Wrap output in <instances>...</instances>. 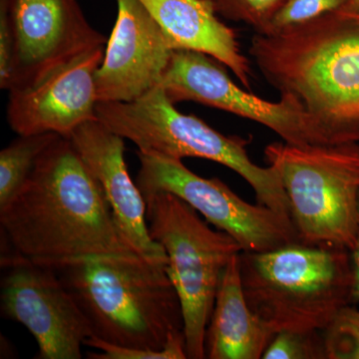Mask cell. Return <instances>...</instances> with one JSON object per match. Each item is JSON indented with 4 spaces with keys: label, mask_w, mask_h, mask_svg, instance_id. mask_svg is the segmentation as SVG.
I'll list each match as a JSON object with an SVG mask.
<instances>
[{
    "label": "cell",
    "mask_w": 359,
    "mask_h": 359,
    "mask_svg": "<svg viewBox=\"0 0 359 359\" xmlns=\"http://www.w3.org/2000/svg\"><path fill=\"white\" fill-rule=\"evenodd\" d=\"M0 228L4 252L32 259L141 256L72 141L62 136L0 208Z\"/></svg>",
    "instance_id": "cell-1"
},
{
    "label": "cell",
    "mask_w": 359,
    "mask_h": 359,
    "mask_svg": "<svg viewBox=\"0 0 359 359\" xmlns=\"http://www.w3.org/2000/svg\"><path fill=\"white\" fill-rule=\"evenodd\" d=\"M249 52L280 96L294 99L332 144L359 143V6L255 34Z\"/></svg>",
    "instance_id": "cell-2"
},
{
    "label": "cell",
    "mask_w": 359,
    "mask_h": 359,
    "mask_svg": "<svg viewBox=\"0 0 359 359\" xmlns=\"http://www.w3.org/2000/svg\"><path fill=\"white\" fill-rule=\"evenodd\" d=\"M50 266L88 321L92 337L154 359H185L181 302L167 262L142 256L37 259Z\"/></svg>",
    "instance_id": "cell-3"
},
{
    "label": "cell",
    "mask_w": 359,
    "mask_h": 359,
    "mask_svg": "<svg viewBox=\"0 0 359 359\" xmlns=\"http://www.w3.org/2000/svg\"><path fill=\"white\" fill-rule=\"evenodd\" d=\"M250 308L273 332H325L354 304L351 252L292 243L266 252H240Z\"/></svg>",
    "instance_id": "cell-4"
},
{
    "label": "cell",
    "mask_w": 359,
    "mask_h": 359,
    "mask_svg": "<svg viewBox=\"0 0 359 359\" xmlns=\"http://www.w3.org/2000/svg\"><path fill=\"white\" fill-rule=\"evenodd\" d=\"M96 114L108 128L133 142L139 152L178 160L201 158L229 168L252 187L259 204L292 221L278 172L250 159L245 139L226 136L200 118L180 112L160 84L132 102L98 103Z\"/></svg>",
    "instance_id": "cell-5"
},
{
    "label": "cell",
    "mask_w": 359,
    "mask_h": 359,
    "mask_svg": "<svg viewBox=\"0 0 359 359\" xmlns=\"http://www.w3.org/2000/svg\"><path fill=\"white\" fill-rule=\"evenodd\" d=\"M264 156L282 180L299 241L351 252L359 221V143L276 142Z\"/></svg>",
    "instance_id": "cell-6"
},
{
    "label": "cell",
    "mask_w": 359,
    "mask_h": 359,
    "mask_svg": "<svg viewBox=\"0 0 359 359\" xmlns=\"http://www.w3.org/2000/svg\"><path fill=\"white\" fill-rule=\"evenodd\" d=\"M149 233L167 255V273L184 316L189 359H204L205 332L224 269L243 252L235 238L212 230L199 212L170 193L146 196Z\"/></svg>",
    "instance_id": "cell-7"
},
{
    "label": "cell",
    "mask_w": 359,
    "mask_h": 359,
    "mask_svg": "<svg viewBox=\"0 0 359 359\" xmlns=\"http://www.w3.org/2000/svg\"><path fill=\"white\" fill-rule=\"evenodd\" d=\"M137 185L144 197L173 194L208 223L235 238L243 252H266L301 242L294 224L266 205L250 204L217 178H203L182 160L139 152Z\"/></svg>",
    "instance_id": "cell-8"
},
{
    "label": "cell",
    "mask_w": 359,
    "mask_h": 359,
    "mask_svg": "<svg viewBox=\"0 0 359 359\" xmlns=\"http://www.w3.org/2000/svg\"><path fill=\"white\" fill-rule=\"evenodd\" d=\"M0 309L21 323L39 346L37 359H80L91 330L55 271L42 262L4 252Z\"/></svg>",
    "instance_id": "cell-9"
},
{
    "label": "cell",
    "mask_w": 359,
    "mask_h": 359,
    "mask_svg": "<svg viewBox=\"0 0 359 359\" xmlns=\"http://www.w3.org/2000/svg\"><path fill=\"white\" fill-rule=\"evenodd\" d=\"M160 86L174 104L193 101L264 125L290 145L332 144L294 99L271 102L240 88L216 59L201 52L175 50Z\"/></svg>",
    "instance_id": "cell-10"
},
{
    "label": "cell",
    "mask_w": 359,
    "mask_h": 359,
    "mask_svg": "<svg viewBox=\"0 0 359 359\" xmlns=\"http://www.w3.org/2000/svg\"><path fill=\"white\" fill-rule=\"evenodd\" d=\"M14 42L9 92L30 88L107 39L90 25L77 0H9Z\"/></svg>",
    "instance_id": "cell-11"
},
{
    "label": "cell",
    "mask_w": 359,
    "mask_h": 359,
    "mask_svg": "<svg viewBox=\"0 0 359 359\" xmlns=\"http://www.w3.org/2000/svg\"><path fill=\"white\" fill-rule=\"evenodd\" d=\"M117 18L96 73L98 103L132 102L162 81L175 51L140 0H116Z\"/></svg>",
    "instance_id": "cell-12"
},
{
    "label": "cell",
    "mask_w": 359,
    "mask_h": 359,
    "mask_svg": "<svg viewBox=\"0 0 359 359\" xmlns=\"http://www.w3.org/2000/svg\"><path fill=\"white\" fill-rule=\"evenodd\" d=\"M104 47L82 54L30 88L9 92L7 121L18 135L55 133L69 138L97 119L96 73Z\"/></svg>",
    "instance_id": "cell-13"
},
{
    "label": "cell",
    "mask_w": 359,
    "mask_h": 359,
    "mask_svg": "<svg viewBox=\"0 0 359 359\" xmlns=\"http://www.w3.org/2000/svg\"><path fill=\"white\" fill-rule=\"evenodd\" d=\"M69 139L98 182L130 244L142 257L168 262L165 250L149 233L145 198L130 177L125 161V139L98 118L78 127Z\"/></svg>",
    "instance_id": "cell-14"
},
{
    "label": "cell",
    "mask_w": 359,
    "mask_h": 359,
    "mask_svg": "<svg viewBox=\"0 0 359 359\" xmlns=\"http://www.w3.org/2000/svg\"><path fill=\"white\" fill-rule=\"evenodd\" d=\"M174 50L201 52L216 59L250 88V68L237 33L224 25L212 0H140Z\"/></svg>",
    "instance_id": "cell-15"
},
{
    "label": "cell",
    "mask_w": 359,
    "mask_h": 359,
    "mask_svg": "<svg viewBox=\"0 0 359 359\" xmlns=\"http://www.w3.org/2000/svg\"><path fill=\"white\" fill-rule=\"evenodd\" d=\"M276 332L252 311L241 278L240 254L224 269L205 332L210 359H261Z\"/></svg>",
    "instance_id": "cell-16"
},
{
    "label": "cell",
    "mask_w": 359,
    "mask_h": 359,
    "mask_svg": "<svg viewBox=\"0 0 359 359\" xmlns=\"http://www.w3.org/2000/svg\"><path fill=\"white\" fill-rule=\"evenodd\" d=\"M60 135H18L0 152V208L15 197L25 185L37 161Z\"/></svg>",
    "instance_id": "cell-17"
},
{
    "label": "cell",
    "mask_w": 359,
    "mask_h": 359,
    "mask_svg": "<svg viewBox=\"0 0 359 359\" xmlns=\"http://www.w3.org/2000/svg\"><path fill=\"white\" fill-rule=\"evenodd\" d=\"M262 359H327L323 332H276Z\"/></svg>",
    "instance_id": "cell-18"
},
{
    "label": "cell",
    "mask_w": 359,
    "mask_h": 359,
    "mask_svg": "<svg viewBox=\"0 0 359 359\" xmlns=\"http://www.w3.org/2000/svg\"><path fill=\"white\" fill-rule=\"evenodd\" d=\"M287 0H212L219 15L244 22L259 34H269L271 21Z\"/></svg>",
    "instance_id": "cell-19"
},
{
    "label": "cell",
    "mask_w": 359,
    "mask_h": 359,
    "mask_svg": "<svg viewBox=\"0 0 359 359\" xmlns=\"http://www.w3.org/2000/svg\"><path fill=\"white\" fill-rule=\"evenodd\" d=\"M323 335L327 359H359V309H342Z\"/></svg>",
    "instance_id": "cell-20"
},
{
    "label": "cell",
    "mask_w": 359,
    "mask_h": 359,
    "mask_svg": "<svg viewBox=\"0 0 359 359\" xmlns=\"http://www.w3.org/2000/svg\"><path fill=\"white\" fill-rule=\"evenodd\" d=\"M348 0H287L271 21L269 34L304 25L332 11Z\"/></svg>",
    "instance_id": "cell-21"
},
{
    "label": "cell",
    "mask_w": 359,
    "mask_h": 359,
    "mask_svg": "<svg viewBox=\"0 0 359 359\" xmlns=\"http://www.w3.org/2000/svg\"><path fill=\"white\" fill-rule=\"evenodd\" d=\"M14 42L9 0H0V88L9 91L13 82Z\"/></svg>",
    "instance_id": "cell-22"
},
{
    "label": "cell",
    "mask_w": 359,
    "mask_h": 359,
    "mask_svg": "<svg viewBox=\"0 0 359 359\" xmlns=\"http://www.w3.org/2000/svg\"><path fill=\"white\" fill-rule=\"evenodd\" d=\"M354 273V302H359V221L355 245L351 250Z\"/></svg>",
    "instance_id": "cell-23"
},
{
    "label": "cell",
    "mask_w": 359,
    "mask_h": 359,
    "mask_svg": "<svg viewBox=\"0 0 359 359\" xmlns=\"http://www.w3.org/2000/svg\"><path fill=\"white\" fill-rule=\"evenodd\" d=\"M351 1H353L354 4H356V6H359V0H351Z\"/></svg>",
    "instance_id": "cell-24"
}]
</instances>
